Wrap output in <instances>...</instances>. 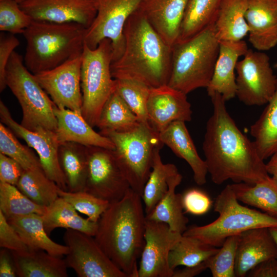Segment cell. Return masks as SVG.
<instances>
[{"mask_svg":"<svg viewBox=\"0 0 277 277\" xmlns=\"http://www.w3.org/2000/svg\"><path fill=\"white\" fill-rule=\"evenodd\" d=\"M213 111L208 119L203 143L205 162L212 181L221 185L231 180L251 185L270 176L266 164L251 142L237 127L217 92L209 95Z\"/></svg>","mask_w":277,"mask_h":277,"instance_id":"obj_1","label":"cell"},{"mask_svg":"<svg viewBox=\"0 0 277 277\" xmlns=\"http://www.w3.org/2000/svg\"><path fill=\"white\" fill-rule=\"evenodd\" d=\"M123 35L124 51L111 65L113 78L136 81L151 88L167 85L172 46L164 42L139 8L126 21Z\"/></svg>","mask_w":277,"mask_h":277,"instance_id":"obj_2","label":"cell"},{"mask_svg":"<svg viewBox=\"0 0 277 277\" xmlns=\"http://www.w3.org/2000/svg\"><path fill=\"white\" fill-rule=\"evenodd\" d=\"M145 222L142 197L130 188L120 200L110 203L97 222L96 242L128 277H138Z\"/></svg>","mask_w":277,"mask_h":277,"instance_id":"obj_3","label":"cell"},{"mask_svg":"<svg viewBox=\"0 0 277 277\" xmlns=\"http://www.w3.org/2000/svg\"><path fill=\"white\" fill-rule=\"evenodd\" d=\"M86 30L75 23L33 21L23 34L26 42L25 66L35 74L81 55Z\"/></svg>","mask_w":277,"mask_h":277,"instance_id":"obj_4","label":"cell"},{"mask_svg":"<svg viewBox=\"0 0 277 277\" xmlns=\"http://www.w3.org/2000/svg\"><path fill=\"white\" fill-rule=\"evenodd\" d=\"M219 53L214 24L189 39L172 46V69L168 85L187 94L207 88Z\"/></svg>","mask_w":277,"mask_h":277,"instance_id":"obj_5","label":"cell"},{"mask_svg":"<svg viewBox=\"0 0 277 277\" xmlns=\"http://www.w3.org/2000/svg\"><path fill=\"white\" fill-rule=\"evenodd\" d=\"M214 210L219 216L204 226H193L182 234L198 239L215 247H221L226 239L256 228H277V218L240 204L231 185L217 196Z\"/></svg>","mask_w":277,"mask_h":277,"instance_id":"obj_6","label":"cell"},{"mask_svg":"<svg viewBox=\"0 0 277 277\" xmlns=\"http://www.w3.org/2000/svg\"><path fill=\"white\" fill-rule=\"evenodd\" d=\"M5 81L22 108L21 125L31 131L44 128L56 132L54 103L15 51L6 67Z\"/></svg>","mask_w":277,"mask_h":277,"instance_id":"obj_7","label":"cell"},{"mask_svg":"<svg viewBox=\"0 0 277 277\" xmlns=\"http://www.w3.org/2000/svg\"><path fill=\"white\" fill-rule=\"evenodd\" d=\"M100 133L113 142L114 155L131 188L142 196L151 170L155 150L163 145L159 133L143 123L127 132Z\"/></svg>","mask_w":277,"mask_h":277,"instance_id":"obj_8","label":"cell"},{"mask_svg":"<svg viewBox=\"0 0 277 277\" xmlns=\"http://www.w3.org/2000/svg\"><path fill=\"white\" fill-rule=\"evenodd\" d=\"M112 46L108 38L103 39L95 49L84 44L82 54V114L92 127L96 126L102 109L115 91L112 76Z\"/></svg>","mask_w":277,"mask_h":277,"instance_id":"obj_9","label":"cell"},{"mask_svg":"<svg viewBox=\"0 0 277 277\" xmlns=\"http://www.w3.org/2000/svg\"><path fill=\"white\" fill-rule=\"evenodd\" d=\"M236 92L239 100L247 106L267 104L277 87L270 58L265 53L250 49L237 62Z\"/></svg>","mask_w":277,"mask_h":277,"instance_id":"obj_10","label":"cell"},{"mask_svg":"<svg viewBox=\"0 0 277 277\" xmlns=\"http://www.w3.org/2000/svg\"><path fill=\"white\" fill-rule=\"evenodd\" d=\"M95 1L96 15L86 30L84 42L89 48L95 49L103 39H110L113 62L124 51L123 31L126 21L138 9L142 0Z\"/></svg>","mask_w":277,"mask_h":277,"instance_id":"obj_11","label":"cell"},{"mask_svg":"<svg viewBox=\"0 0 277 277\" xmlns=\"http://www.w3.org/2000/svg\"><path fill=\"white\" fill-rule=\"evenodd\" d=\"M87 174L85 191L110 203L122 199L131 188L113 150L87 146Z\"/></svg>","mask_w":277,"mask_h":277,"instance_id":"obj_12","label":"cell"},{"mask_svg":"<svg viewBox=\"0 0 277 277\" xmlns=\"http://www.w3.org/2000/svg\"><path fill=\"white\" fill-rule=\"evenodd\" d=\"M63 240L68 248L65 259L79 277H128L110 259L93 236L67 229Z\"/></svg>","mask_w":277,"mask_h":277,"instance_id":"obj_13","label":"cell"},{"mask_svg":"<svg viewBox=\"0 0 277 277\" xmlns=\"http://www.w3.org/2000/svg\"><path fill=\"white\" fill-rule=\"evenodd\" d=\"M1 122L24 140L37 153L42 168L48 177L63 190H67L66 179L58 161L60 143L55 132L44 128L29 130L13 119L8 108L0 101Z\"/></svg>","mask_w":277,"mask_h":277,"instance_id":"obj_14","label":"cell"},{"mask_svg":"<svg viewBox=\"0 0 277 277\" xmlns=\"http://www.w3.org/2000/svg\"><path fill=\"white\" fill-rule=\"evenodd\" d=\"M82 55L50 70L34 75L35 78L59 108L82 114Z\"/></svg>","mask_w":277,"mask_h":277,"instance_id":"obj_15","label":"cell"},{"mask_svg":"<svg viewBox=\"0 0 277 277\" xmlns=\"http://www.w3.org/2000/svg\"><path fill=\"white\" fill-rule=\"evenodd\" d=\"M182 234L172 231L164 223L146 219L145 244L138 265V277H172L168 264L172 246Z\"/></svg>","mask_w":277,"mask_h":277,"instance_id":"obj_16","label":"cell"},{"mask_svg":"<svg viewBox=\"0 0 277 277\" xmlns=\"http://www.w3.org/2000/svg\"><path fill=\"white\" fill-rule=\"evenodd\" d=\"M19 4L33 21L75 23L87 29L97 12L95 0H23Z\"/></svg>","mask_w":277,"mask_h":277,"instance_id":"obj_17","label":"cell"},{"mask_svg":"<svg viewBox=\"0 0 277 277\" xmlns=\"http://www.w3.org/2000/svg\"><path fill=\"white\" fill-rule=\"evenodd\" d=\"M147 113L149 126L158 133L174 122H190L192 113L187 94L168 84L151 88Z\"/></svg>","mask_w":277,"mask_h":277,"instance_id":"obj_18","label":"cell"},{"mask_svg":"<svg viewBox=\"0 0 277 277\" xmlns=\"http://www.w3.org/2000/svg\"><path fill=\"white\" fill-rule=\"evenodd\" d=\"M273 258H277V244L269 228H256L244 231L239 234L235 276L244 277L256 265Z\"/></svg>","mask_w":277,"mask_h":277,"instance_id":"obj_19","label":"cell"},{"mask_svg":"<svg viewBox=\"0 0 277 277\" xmlns=\"http://www.w3.org/2000/svg\"><path fill=\"white\" fill-rule=\"evenodd\" d=\"M190 0H142L139 9L164 42L172 46L177 41Z\"/></svg>","mask_w":277,"mask_h":277,"instance_id":"obj_20","label":"cell"},{"mask_svg":"<svg viewBox=\"0 0 277 277\" xmlns=\"http://www.w3.org/2000/svg\"><path fill=\"white\" fill-rule=\"evenodd\" d=\"M249 41L258 51L277 45V0H247Z\"/></svg>","mask_w":277,"mask_h":277,"instance_id":"obj_21","label":"cell"},{"mask_svg":"<svg viewBox=\"0 0 277 277\" xmlns=\"http://www.w3.org/2000/svg\"><path fill=\"white\" fill-rule=\"evenodd\" d=\"M248 48L244 40L219 41V53L211 80L207 91L208 95L220 94L226 101L236 96L235 67L239 57L244 56Z\"/></svg>","mask_w":277,"mask_h":277,"instance_id":"obj_22","label":"cell"},{"mask_svg":"<svg viewBox=\"0 0 277 277\" xmlns=\"http://www.w3.org/2000/svg\"><path fill=\"white\" fill-rule=\"evenodd\" d=\"M53 110L57 123L56 133L60 144L71 142L86 146L114 149L111 140L94 131L82 114L55 105Z\"/></svg>","mask_w":277,"mask_h":277,"instance_id":"obj_23","label":"cell"},{"mask_svg":"<svg viewBox=\"0 0 277 277\" xmlns=\"http://www.w3.org/2000/svg\"><path fill=\"white\" fill-rule=\"evenodd\" d=\"M160 141L167 146L178 157L184 160L193 173V179L199 185L206 183L207 167L199 156L186 128L185 122L175 121L159 133Z\"/></svg>","mask_w":277,"mask_h":277,"instance_id":"obj_24","label":"cell"},{"mask_svg":"<svg viewBox=\"0 0 277 277\" xmlns=\"http://www.w3.org/2000/svg\"><path fill=\"white\" fill-rule=\"evenodd\" d=\"M19 277H67L65 259L42 249L19 253L11 251Z\"/></svg>","mask_w":277,"mask_h":277,"instance_id":"obj_25","label":"cell"},{"mask_svg":"<svg viewBox=\"0 0 277 277\" xmlns=\"http://www.w3.org/2000/svg\"><path fill=\"white\" fill-rule=\"evenodd\" d=\"M7 220L31 249H42L57 256L68 253L69 250L66 245L56 243L49 238L41 215L30 214Z\"/></svg>","mask_w":277,"mask_h":277,"instance_id":"obj_26","label":"cell"},{"mask_svg":"<svg viewBox=\"0 0 277 277\" xmlns=\"http://www.w3.org/2000/svg\"><path fill=\"white\" fill-rule=\"evenodd\" d=\"M247 8V0L222 1L214 23L219 41H239L248 34Z\"/></svg>","mask_w":277,"mask_h":277,"instance_id":"obj_27","label":"cell"},{"mask_svg":"<svg viewBox=\"0 0 277 277\" xmlns=\"http://www.w3.org/2000/svg\"><path fill=\"white\" fill-rule=\"evenodd\" d=\"M182 175L179 173L168 182V190L152 212L146 215V219L164 223L173 232L183 234L187 229L188 219L184 215L183 195L175 193L182 182Z\"/></svg>","mask_w":277,"mask_h":277,"instance_id":"obj_28","label":"cell"},{"mask_svg":"<svg viewBox=\"0 0 277 277\" xmlns=\"http://www.w3.org/2000/svg\"><path fill=\"white\" fill-rule=\"evenodd\" d=\"M58 155L67 191H85L88 165L87 146L71 142L62 143Z\"/></svg>","mask_w":277,"mask_h":277,"instance_id":"obj_29","label":"cell"},{"mask_svg":"<svg viewBox=\"0 0 277 277\" xmlns=\"http://www.w3.org/2000/svg\"><path fill=\"white\" fill-rule=\"evenodd\" d=\"M45 231L48 235L55 228L72 229L94 236L97 223L81 216L76 209L64 199L58 197L42 215Z\"/></svg>","mask_w":277,"mask_h":277,"instance_id":"obj_30","label":"cell"},{"mask_svg":"<svg viewBox=\"0 0 277 277\" xmlns=\"http://www.w3.org/2000/svg\"><path fill=\"white\" fill-rule=\"evenodd\" d=\"M163 145L155 150L151 170L144 186L142 199L146 215L150 214L168 190L169 180L179 172L173 164H164L160 155Z\"/></svg>","mask_w":277,"mask_h":277,"instance_id":"obj_31","label":"cell"},{"mask_svg":"<svg viewBox=\"0 0 277 277\" xmlns=\"http://www.w3.org/2000/svg\"><path fill=\"white\" fill-rule=\"evenodd\" d=\"M250 132L260 157L265 160L277 151V87Z\"/></svg>","mask_w":277,"mask_h":277,"instance_id":"obj_32","label":"cell"},{"mask_svg":"<svg viewBox=\"0 0 277 277\" xmlns=\"http://www.w3.org/2000/svg\"><path fill=\"white\" fill-rule=\"evenodd\" d=\"M231 186L239 201L277 218V183L272 177L254 185L239 183Z\"/></svg>","mask_w":277,"mask_h":277,"instance_id":"obj_33","label":"cell"},{"mask_svg":"<svg viewBox=\"0 0 277 277\" xmlns=\"http://www.w3.org/2000/svg\"><path fill=\"white\" fill-rule=\"evenodd\" d=\"M222 1L190 0L177 42L189 39L214 24Z\"/></svg>","mask_w":277,"mask_h":277,"instance_id":"obj_34","label":"cell"},{"mask_svg":"<svg viewBox=\"0 0 277 277\" xmlns=\"http://www.w3.org/2000/svg\"><path fill=\"white\" fill-rule=\"evenodd\" d=\"M140 123L136 115L115 91L103 106L96 127L100 131L124 132L134 129Z\"/></svg>","mask_w":277,"mask_h":277,"instance_id":"obj_35","label":"cell"},{"mask_svg":"<svg viewBox=\"0 0 277 277\" xmlns=\"http://www.w3.org/2000/svg\"><path fill=\"white\" fill-rule=\"evenodd\" d=\"M219 250L218 247L204 243L197 238L182 234L170 250L169 266L173 271L179 266H195L215 254Z\"/></svg>","mask_w":277,"mask_h":277,"instance_id":"obj_36","label":"cell"},{"mask_svg":"<svg viewBox=\"0 0 277 277\" xmlns=\"http://www.w3.org/2000/svg\"><path fill=\"white\" fill-rule=\"evenodd\" d=\"M16 186L32 201L42 206L48 207L59 197L58 187L42 169L24 170Z\"/></svg>","mask_w":277,"mask_h":277,"instance_id":"obj_37","label":"cell"},{"mask_svg":"<svg viewBox=\"0 0 277 277\" xmlns=\"http://www.w3.org/2000/svg\"><path fill=\"white\" fill-rule=\"evenodd\" d=\"M46 208L32 201L16 186L0 182V211L7 219L30 214L43 215Z\"/></svg>","mask_w":277,"mask_h":277,"instance_id":"obj_38","label":"cell"},{"mask_svg":"<svg viewBox=\"0 0 277 277\" xmlns=\"http://www.w3.org/2000/svg\"><path fill=\"white\" fill-rule=\"evenodd\" d=\"M115 91L136 115L141 123L149 125L147 104L151 88L132 80L115 79Z\"/></svg>","mask_w":277,"mask_h":277,"instance_id":"obj_39","label":"cell"},{"mask_svg":"<svg viewBox=\"0 0 277 277\" xmlns=\"http://www.w3.org/2000/svg\"><path fill=\"white\" fill-rule=\"evenodd\" d=\"M0 153L16 161L24 170L42 169L39 159L29 148L22 144L13 132L1 122Z\"/></svg>","mask_w":277,"mask_h":277,"instance_id":"obj_40","label":"cell"},{"mask_svg":"<svg viewBox=\"0 0 277 277\" xmlns=\"http://www.w3.org/2000/svg\"><path fill=\"white\" fill-rule=\"evenodd\" d=\"M239 234L229 236L218 251L206 260L213 277H235V266Z\"/></svg>","mask_w":277,"mask_h":277,"instance_id":"obj_41","label":"cell"},{"mask_svg":"<svg viewBox=\"0 0 277 277\" xmlns=\"http://www.w3.org/2000/svg\"><path fill=\"white\" fill-rule=\"evenodd\" d=\"M57 193L59 197L69 203L76 211L86 215L89 220L96 223L110 204L109 202L86 191L72 192L58 187Z\"/></svg>","mask_w":277,"mask_h":277,"instance_id":"obj_42","label":"cell"},{"mask_svg":"<svg viewBox=\"0 0 277 277\" xmlns=\"http://www.w3.org/2000/svg\"><path fill=\"white\" fill-rule=\"evenodd\" d=\"M32 18L14 0L0 1V30L12 34H23Z\"/></svg>","mask_w":277,"mask_h":277,"instance_id":"obj_43","label":"cell"},{"mask_svg":"<svg viewBox=\"0 0 277 277\" xmlns=\"http://www.w3.org/2000/svg\"><path fill=\"white\" fill-rule=\"evenodd\" d=\"M0 247L19 253L29 252L33 250L24 242L1 211Z\"/></svg>","mask_w":277,"mask_h":277,"instance_id":"obj_44","label":"cell"},{"mask_svg":"<svg viewBox=\"0 0 277 277\" xmlns=\"http://www.w3.org/2000/svg\"><path fill=\"white\" fill-rule=\"evenodd\" d=\"M182 195L183 208L186 212L200 215L207 213L210 209L212 204L210 198L201 190L190 189Z\"/></svg>","mask_w":277,"mask_h":277,"instance_id":"obj_45","label":"cell"},{"mask_svg":"<svg viewBox=\"0 0 277 277\" xmlns=\"http://www.w3.org/2000/svg\"><path fill=\"white\" fill-rule=\"evenodd\" d=\"M18 39L14 35H2L0 37V91L7 87L5 81L6 69L14 49L19 45Z\"/></svg>","mask_w":277,"mask_h":277,"instance_id":"obj_46","label":"cell"},{"mask_svg":"<svg viewBox=\"0 0 277 277\" xmlns=\"http://www.w3.org/2000/svg\"><path fill=\"white\" fill-rule=\"evenodd\" d=\"M24 171L16 161L0 153V182L16 186Z\"/></svg>","mask_w":277,"mask_h":277,"instance_id":"obj_47","label":"cell"},{"mask_svg":"<svg viewBox=\"0 0 277 277\" xmlns=\"http://www.w3.org/2000/svg\"><path fill=\"white\" fill-rule=\"evenodd\" d=\"M249 277H277V258L260 263L247 274Z\"/></svg>","mask_w":277,"mask_h":277,"instance_id":"obj_48","label":"cell"},{"mask_svg":"<svg viewBox=\"0 0 277 277\" xmlns=\"http://www.w3.org/2000/svg\"><path fill=\"white\" fill-rule=\"evenodd\" d=\"M16 270L12 252L3 248L0 251V276L16 277Z\"/></svg>","mask_w":277,"mask_h":277,"instance_id":"obj_49","label":"cell"},{"mask_svg":"<svg viewBox=\"0 0 277 277\" xmlns=\"http://www.w3.org/2000/svg\"><path fill=\"white\" fill-rule=\"evenodd\" d=\"M208 269L206 260L193 266L185 267L177 270H174L172 277H193Z\"/></svg>","mask_w":277,"mask_h":277,"instance_id":"obj_50","label":"cell"},{"mask_svg":"<svg viewBox=\"0 0 277 277\" xmlns=\"http://www.w3.org/2000/svg\"><path fill=\"white\" fill-rule=\"evenodd\" d=\"M270 157V159L266 164V169L268 173L272 175V177L277 183V151Z\"/></svg>","mask_w":277,"mask_h":277,"instance_id":"obj_51","label":"cell"},{"mask_svg":"<svg viewBox=\"0 0 277 277\" xmlns=\"http://www.w3.org/2000/svg\"><path fill=\"white\" fill-rule=\"evenodd\" d=\"M269 229L273 238H274V240L275 241L277 244V228L276 227L269 228Z\"/></svg>","mask_w":277,"mask_h":277,"instance_id":"obj_52","label":"cell"},{"mask_svg":"<svg viewBox=\"0 0 277 277\" xmlns=\"http://www.w3.org/2000/svg\"><path fill=\"white\" fill-rule=\"evenodd\" d=\"M14 1L18 3L19 4H20L23 0H14Z\"/></svg>","mask_w":277,"mask_h":277,"instance_id":"obj_53","label":"cell"},{"mask_svg":"<svg viewBox=\"0 0 277 277\" xmlns=\"http://www.w3.org/2000/svg\"><path fill=\"white\" fill-rule=\"evenodd\" d=\"M275 67H277V63H276V64L275 65Z\"/></svg>","mask_w":277,"mask_h":277,"instance_id":"obj_54","label":"cell"}]
</instances>
